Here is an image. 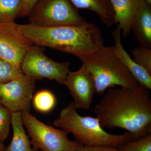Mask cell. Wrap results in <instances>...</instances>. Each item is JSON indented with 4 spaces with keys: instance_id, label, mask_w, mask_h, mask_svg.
Masks as SVG:
<instances>
[{
    "instance_id": "6da1fadb",
    "label": "cell",
    "mask_w": 151,
    "mask_h": 151,
    "mask_svg": "<svg viewBox=\"0 0 151 151\" xmlns=\"http://www.w3.org/2000/svg\"><path fill=\"white\" fill-rule=\"evenodd\" d=\"M150 89L110 88L94 108L103 128H121L138 139L151 133Z\"/></svg>"
},
{
    "instance_id": "7a4b0ae2",
    "label": "cell",
    "mask_w": 151,
    "mask_h": 151,
    "mask_svg": "<svg viewBox=\"0 0 151 151\" xmlns=\"http://www.w3.org/2000/svg\"><path fill=\"white\" fill-rule=\"evenodd\" d=\"M19 27L33 45L72 54L79 59L94 53L104 46L100 29L87 22L50 27L28 23L19 24Z\"/></svg>"
},
{
    "instance_id": "3957f363",
    "label": "cell",
    "mask_w": 151,
    "mask_h": 151,
    "mask_svg": "<svg viewBox=\"0 0 151 151\" xmlns=\"http://www.w3.org/2000/svg\"><path fill=\"white\" fill-rule=\"evenodd\" d=\"M73 102L63 109L53 122L55 127L71 133L76 141L86 147L107 146L120 149L133 140L129 133L113 134L104 129L99 119L78 114Z\"/></svg>"
},
{
    "instance_id": "277c9868",
    "label": "cell",
    "mask_w": 151,
    "mask_h": 151,
    "mask_svg": "<svg viewBox=\"0 0 151 151\" xmlns=\"http://www.w3.org/2000/svg\"><path fill=\"white\" fill-rule=\"evenodd\" d=\"M79 59L93 76L98 95H103L107 89L116 86L130 89L139 86L117 56L114 46H104Z\"/></svg>"
},
{
    "instance_id": "5b68a950",
    "label": "cell",
    "mask_w": 151,
    "mask_h": 151,
    "mask_svg": "<svg viewBox=\"0 0 151 151\" xmlns=\"http://www.w3.org/2000/svg\"><path fill=\"white\" fill-rule=\"evenodd\" d=\"M22 122L31 138L32 145L35 151H76L82 145L71 141L70 133L48 126L38 120L29 112L21 113Z\"/></svg>"
},
{
    "instance_id": "8992f818",
    "label": "cell",
    "mask_w": 151,
    "mask_h": 151,
    "mask_svg": "<svg viewBox=\"0 0 151 151\" xmlns=\"http://www.w3.org/2000/svg\"><path fill=\"white\" fill-rule=\"evenodd\" d=\"M27 17L30 24L45 27L87 22L69 0H39Z\"/></svg>"
},
{
    "instance_id": "52a82bcc",
    "label": "cell",
    "mask_w": 151,
    "mask_h": 151,
    "mask_svg": "<svg viewBox=\"0 0 151 151\" xmlns=\"http://www.w3.org/2000/svg\"><path fill=\"white\" fill-rule=\"evenodd\" d=\"M44 50L35 45L30 47L21 64L23 73L35 81L47 78L63 84L70 70V63L54 61L47 56Z\"/></svg>"
},
{
    "instance_id": "ba28073f",
    "label": "cell",
    "mask_w": 151,
    "mask_h": 151,
    "mask_svg": "<svg viewBox=\"0 0 151 151\" xmlns=\"http://www.w3.org/2000/svg\"><path fill=\"white\" fill-rule=\"evenodd\" d=\"M33 44L15 22H0V58L20 68L23 57Z\"/></svg>"
},
{
    "instance_id": "9c48e42d",
    "label": "cell",
    "mask_w": 151,
    "mask_h": 151,
    "mask_svg": "<svg viewBox=\"0 0 151 151\" xmlns=\"http://www.w3.org/2000/svg\"><path fill=\"white\" fill-rule=\"evenodd\" d=\"M35 81L23 74L12 81L0 84V103L12 112H29Z\"/></svg>"
},
{
    "instance_id": "30bf717a",
    "label": "cell",
    "mask_w": 151,
    "mask_h": 151,
    "mask_svg": "<svg viewBox=\"0 0 151 151\" xmlns=\"http://www.w3.org/2000/svg\"><path fill=\"white\" fill-rule=\"evenodd\" d=\"M63 84L73 97L76 109L90 108L96 93V87L93 76L84 64L76 71L70 70Z\"/></svg>"
},
{
    "instance_id": "8fae6325",
    "label": "cell",
    "mask_w": 151,
    "mask_h": 151,
    "mask_svg": "<svg viewBox=\"0 0 151 151\" xmlns=\"http://www.w3.org/2000/svg\"><path fill=\"white\" fill-rule=\"evenodd\" d=\"M121 30L118 26L112 32L116 55L139 85L151 89V74L138 64L124 49L121 40Z\"/></svg>"
},
{
    "instance_id": "7c38bea8",
    "label": "cell",
    "mask_w": 151,
    "mask_h": 151,
    "mask_svg": "<svg viewBox=\"0 0 151 151\" xmlns=\"http://www.w3.org/2000/svg\"><path fill=\"white\" fill-rule=\"evenodd\" d=\"M132 30L140 46L151 48V9L144 0L138 7Z\"/></svg>"
},
{
    "instance_id": "4fadbf2b",
    "label": "cell",
    "mask_w": 151,
    "mask_h": 151,
    "mask_svg": "<svg viewBox=\"0 0 151 151\" xmlns=\"http://www.w3.org/2000/svg\"><path fill=\"white\" fill-rule=\"evenodd\" d=\"M142 0H110L115 14L116 24L124 37L132 31L137 10Z\"/></svg>"
},
{
    "instance_id": "5bb4252c",
    "label": "cell",
    "mask_w": 151,
    "mask_h": 151,
    "mask_svg": "<svg viewBox=\"0 0 151 151\" xmlns=\"http://www.w3.org/2000/svg\"><path fill=\"white\" fill-rule=\"evenodd\" d=\"M76 9H87L97 14L101 21L111 27L116 24L115 12L110 0H69Z\"/></svg>"
},
{
    "instance_id": "9a60e30c",
    "label": "cell",
    "mask_w": 151,
    "mask_h": 151,
    "mask_svg": "<svg viewBox=\"0 0 151 151\" xmlns=\"http://www.w3.org/2000/svg\"><path fill=\"white\" fill-rule=\"evenodd\" d=\"M11 124L13 131L12 139L9 145L3 151H35L24 128L20 113L12 112Z\"/></svg>"
},
{
    "instance_id": "2e32d148",
    "label": "cell",
    "mask_w": 151,
    "mask_h": 151,
    "mask_svg": "<svg viewBox=\"0 0 151 151\" xmlns=\"http://www.w3.org/2000/svg\"><path fill=\"white\" fill-rule=\"evenodd\" d=\"M23 0H0V22H15L19 17Z\"/></svg>"
},
{
    "instance_id": "e0dca14e",
    "label": "cell",
    "mask_w": 151,
    "mask_h": 151,
    "mask_svg": "<svg viewBox=\"0 0 151 151\" xmlns=\"http://www.w3.org/2000/svg\"><path fill=\"white\" fill-rule=\"evenodd\" d=\"M33 98L35 108L41 113H47L51 111L56 104L55 96L49 90H40L37 92Z\"/></svg>"
},
{
    "instance_id": "ac0fdd59",
    "label": "cell",
    "mask_w": 151,
    "mask_h": 151,
    "mask_svg": "<svg viewBox=\"0 0 151 151\" xmlns=\"http://www.w3.org/2000/svg\"><path fill=\"white\" fill-rule=\"evenodd\" d=\"M23 74L20 68L0 58V84L12 81Z\"/></svg>"
},
{
    "instance_id": "d6986e66",
    "label": "cell",
    "mask_w": 151,
    "mask_h": 151,
    "mask_svg": "<svg viewBox=\"0 0 151 151\" xmlns=\"http://www.w3.org/2000/svg\"><path fill=\"white\" fill-rule=\"evenodd\" d=\"M132 58L151 74V50L139 46L132 50Z\"/></svg>"
},
{
    "instance_id": "ffe728a7",
    "label": "cell",
    "mask_w": 151,
    "mask_h": 151,
    "mask_svg": "<svg viewBox=\"0 0 151 151\" xmlns=\"http://www.w3.org/2000/svg\"><path fill=\"white\" fill-rule=\"evenodd\" d=\"M120 149L123 151H151V133L128 142Z\"/></svg>"
},
{
    "instance_id": "44dd1931",
    "label": "cell",
    "mask_w": 151,
    "mask_h": 151,
    "mask_svg": "<svg viewBox=\"0 0 151 151\" xmlns=\"http://www.w3.org/2000/svg\"><path fill=\"white\" fill-rule=\"evenodd\" d=\"M12 113L9 109L0 103V143H4L8 137Z\"/></svg>"
},
{
    "instance_id": "7402d4cb",
    "label": "cell",
    "mask_w": 151,
    "mask_h": 151,
    "mask_svg": "<svg viewBox=\"0 0 151 151\" xmlns=\"http://www.w3.org/2000/svg\"><path fill=\"white\" fill-rule=\"evenodd\" d=\"M76 151H123L120 149L107 146L86 147L81 146Z\"/></svg>"
},
{
    "instance_id": "603a6c76",
    "label": "cell",
    "mask_w": 151,
    "mask_h": 151,
    "mask_svg": "<svg viewBox=\"0 0 151 151\" xmlns=\"http://www.w3.org/2000/svg\"><path fill=\"white\" fill-rule=\"evenodd\" d=\"M39 0H23L22 9L19 17H27L35 5Z\"/></svg>"
},
{
    "instance_id": "cb8c5ba5",
    "label": "cell",
    "mask_w": 151,
    "mask_h": 151,
    "mask_svg": "<svg viewBox=\"0 0 151 151\" xmlns=\"http://www.w3.org/2000/svg\"><path fill=\"white\" fill-rule=\"evenodd\" d=\"M5 149V146L4 143H0V151H3Z\"/></svg>"
},
{
    "instance_id": "d4e9b609",
    "label": "cell",
    "mask_w": 151,
    "mask_h": 151,
    "mask_svg": "<svg viewBox=\"0 0 151 151\" xmlns=\"http://www.w3.org/2000/svg\"><path fill=\"white\" fill-rule=\"evenodd\" d=\"M149 5L151 6V0H144Z\"/></svg>"
}]
</instances>
